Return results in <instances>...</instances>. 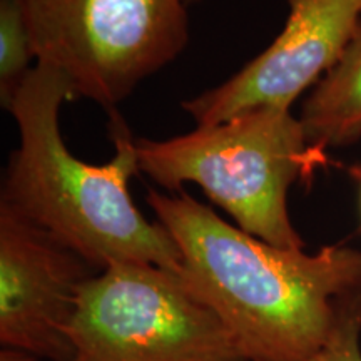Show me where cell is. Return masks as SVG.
Returning <instances> with one entry per match:
<instances>
[{
	"mask_svg": "<svg viewBox=\"0 0 361 361\" xmlns=\"http://www.w3.org/2000/svg\"><path fill=\"white\" fill-rule=\"evenodd\" d=\"M0 361H40L34 355L25 353L13 348H2L0 350Z\"/></svg>",
	"mask_w": 361,
	"mask_h": 361,
	"instance_id": "8fae6325",
	"label": "cell"
},
{
	"mask_svg": "<svg viewBox=\"0 0 361 361\" xmlns=\"http://www.w3.org/2000/svg\"><path fill=\"white\" fill-rule=\"evenodd\" d=\"M139 171L168 191L197 184L251 236L286 250H305L291 223L288 192L326 161L306 141L290 109L258 107L191 133L135 141Z\"/></svg>",
	"mask_w": 361,
	"mask_h": 361,
	"instance_id": "3957f363",
	"label": "cell"
},
{
	"mask_svg": "<svg viewBox=\"0 0 361 361\" xmlns=\"http://www.w3.org/2000/svg\"><path fill=\"white\" fill-rule=\"evenodd\" d=\"M78 99L57 69L35 64L8 112L19 129L4 178L0 204L47 231L97 271L139 263L183 271L180 252L159 221H149L129 192L139 171L135 139L117 112L111 114L114 156L89 164L67 149L59 128L66 102Z\"/></svg>",
	"mask_w": 361,
	"mask_h": 361,
	"instance_id": "7a4b0ae2",
	"label": "cell"
},
{
	"mask_svg": "<svg viewBox=\"0 0 361 361\" xmlns=\"http://www.w3.org/2000/svg\"><path fill=\"white\" fill-rule=\"evenodd\" d=\"M34 57L19 0H0V102L8 111Z\"/></svg>",
	"mask_w": 361,
	"mask_h": 361,
	"instance_id": "9c48e42d",
	"label": "cell"
},
{
	"mask_svg": "<svg viewBox=\"0 0 361 361\" xmlns=\"http://www.w3.org/2000/svg\"><path fill=\"white\" fill-rule=\"evenodd\" d=\"M97 273L78 252L0 204V343L67 361L80 290Z\"/></svg>",
	"mask_w": 361,
	"mask_h": 361,
	"instance_id": "8992f818",
	"label": "cell"
},
{
	"mask_svg": "<svg viewBox=\"0 0 361 361\" xmlns=\"http://www.w3.org/2000/svg\"><path fill=\"white\" fill-rule=\"evenodd\" d=\"M306 361H361V313L350 316L328 345Z\"/></svg>",
	"mask_w": 361,
	"mask_h": 361,
	"instance_id": "30bf717a",
	"label": "cell"
},
{
	"mask_svg": "<svg viewBox=\"0 0 361 361\" xmlns=\"http://www.w3.org/2000/svg\"><path fill=\"white\" fill-rule=\"evenodd\" d=\"M67 361H246L183 271L121 263L84 283Z\"/></svg>",
	"mask_w": 361,
	"mask_h": 361,
	"instance_id": "277c9868",
	"label": "cell"
},
{
	"mask_svg": "<svg viewBox=\"0 0 361 361\" xmlns=\"http://www.w3.org/2000/svg\"><path fill=\"white\" fill-rule=\"evenodd\" d=\"M147 204L179 247L183 274L246 361H306L361 313V250H286L219 218L180 189Z\"/></svg>",
	"mask_w": 361,
	"mask_h": 361,
	"instance_id": "6da1fadb",
	"label": "cell"
},
{
	"mask_svg": "<svg viewBox=\"0 0 361 361\" xmlns=\"http://www.w3.org/2000/svg\"><path fill=\"white\" fill-rule=\"evenodd\" d=\"M306 141L324 152L361 137V24L298 117Z\"/></svg>",
	"mask_w": 361,
	"mask_h": 361,
	"instance_id": "ba28073f",
	"label": "cell"
},
{
	"mask_svg": "<svg viewBox=\"0 0 361 361\" xmlns=\"http://www.w3.org/2000/svg\"><path fill=\"white\" fill-rule=\"evenodd\" d=\"M35 64L107 111L173 62L189 39L186 0H19Z\"/></svg>",
	"mask_w": 361,
	"mask_h": 361,
	"instance_id": "5b68a950",
	"label": "cell"
},
{
	"mask_svg": "<svg viewBox=\"0 0 361 361\" xmlns=\"http://www.w3.org/2000/svg\"><path fill=\"white\" fill-rule=\"evenodd\" d=\"M191 2H197V0H186V4H191Z\"/></svg>",
	"mask_w": 361,
	"mask_h": 361,
	"instance_id": "4fadbf2b",
	"label": "cell"
},
{
	"mask_svg": "<svg viewBox=\"0 0 361 361\" xmlns=\"http://www.w3.org/2000/svg\"><path fill=\"white\" fill-rule=\"evenodd\" d=\"M351 174H353L355 179L360 183V206H361V168H351Z\"/></svg>",
	"mask_w": 361,
	"mask_h": 361,
	"instance_id": "7c38bea8",
	"label": "cell"
},
{
	"mask_svg": "<svg viewBox=\"0 0 361 361\" xmlns=\"http://www.w3.org/2000/svg\"><path fill=\"white\" fill-rule=\"evenodd\" d=\"M288 19L263 54L218 87L180 106L197 126L224 123L258 107L291 109L326 75L360 25L361 0H284Z\"/></svg>",
	"mask_w": 361,
	"mask_h": 361,
	"instance_id": "52a82bcc",
	"label": "cell"
}]
</instances>
